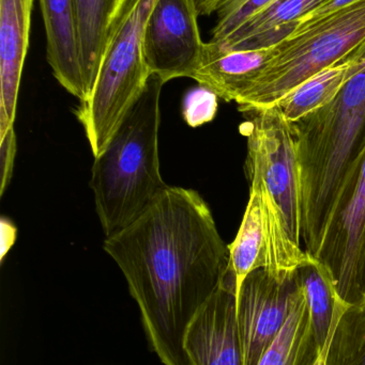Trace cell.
Returning <instances> with one entry per match:
<instances>
[{
  "label": "cell",
  "mask_w": 365,
  "mask_h": 365,
  "mask_svg": "<svg viewBox=\"0 0 365 365\" xmlns=\"http://www.w3.org/2000/svg\"><path fill=\"white\" fill-rule=\"evenodd\" d=\"M237 283L229 268L184 336L189 365H244L237 311Z\"/></svg>",
  "instance_id": "8fae6325"
},
{
  "label": "cell",
  "mask_w": 365,
  "mask_h": 365,
  "mask_svg": "<svg viewBox=\"0 0 365 365\" xmlns=\"http://www.w3.org/2000/svg\"><path fill=\"white\" fill-rule=\"evenodd\" d=\"M365 248V145L341 197L334 225L316 257L329 274L336 297L345 304L361 302Z\"/></svg>",
  "instance_id": "ba28073f"
},
{
  "label": "cell",
  "mask_w": 365,
  "mask_h": 365,
  "mask_svg": "<svg viewBox=\"0 0 365 365\" xmlns=\"http://www.w3.org/2000/svg\"><path fill=\"white\" fill-rule=\"evenodd\" d=\"M156 1L119 0L111 16L94 89L75 111L94 158L104 151L151 75L144 60L143 38Z\"/></svg>",
  "instance_id": "277c9868"
},
{
  "label": "cell",
  "mask_w": 365,
  "mask_h": 365,
  "mask_svg": "<svg viewBox=\"0 0 365 365\" xmlns=\"http://www.w3.org/2000/svg\"><path fill=\"white\" fill-rule=\"evenodd\" d=\"M321 365H365V299L356 304L336 302Z\"/></svg>",
  "instance_id": "ac0fdd59"
},
{
  "label": "cell",
  "mask_w": 365,
  "mask_h": 365,
  "mask_svg": "<svg viewBox=\"0 0 365 365\" xmlns=\"http://www.w3.org/2000/svg\"><path fill=\"white\" fill-rule=\"evenodd\" d=\"M164 81L150 75L104 151L94 158L90 188L105 237L134 222L167 188L160 171V98Z\"/></svg>",
  "instance_id": "3957f363"
},
{
  "label": "cell",
  "mask_w": 365,
  "mask_h": 365,
  "mask_svg": "<svg viewBox=\"0 0 365 365\" xmlns=\"http://www.w3.org/2000/svg\"><path fill=\"white\" fill-rule=\"evenodd\" d=\"M365 40V0L297 28L236 103L242 113L274 107L283 96L336 63Z\"/></svg>",
  "instance_id": "5b68a950"
},
{
  "label": "cell",
  "mask_w": 365,
  "mask_h": 365,
  "mask_svg": "<svg viewBox=\"0 0 365 365\" xmlns=\"http://www.w3.org/2000/svg\"><path fill=\"white\" fill-rule=\"evenodd\" d=\"M357 1H359V0H327V1L324 2L321 6H319V8L315 9L310 14L304 17V19L297 24L296 29H297V28L304 27V26L310 25V24L315 23V21H321V19H325V17L329 16V15L334 14V13L339 12V11L342 10V9L351 6V4Z\"/></svg>",
  "instance_id": "cb8c5ba5"
},
{
  "label": "cell",
  "mask_w": 365,
  "mask_h": 365,
  "mask_svg": "<svg viewBox=\"0 0 365 365\" xmlns=\"http://www.w3.org/2000/svg\"><path fill=\"white\" fill-rule=\"evenodd\" d=\"M321 358L304 289L280 334L257 365H321Z\"/></svg>",
  "instance_id": "e0dca14e"
},
{
  "label": "cell",
  "mask_w": 365,
  "mask_h": 365,
  "mask_svg": "<svg viewBox=\"0 0 365 365\" xmlns=\"http://www.w3.org/2000/svg\"><path fill=\"white\" fill-rule=\"evenodd\" d=\"M201 88V91L193 92L184 102V119L193 128L211 121L216 117L218 108V96L209 90Z\"/></svg>",
  "instance_id": "7402d4cb"
},
{
  "label": "cell",
  "mask_w": 365,
  "mask_h": 365,
  "mask_svg": "<svg viewBox=\"0 0 365 365\" xmlns=\"http://www.w3.org/2000/svg\"><path fill=\"white\" fill-rule=\"evenodd\" d=\"M300 281L308 300L309 310L317 342L323 353L336 310V291L329 274L323 264L313 257L298 269Z\"/></svg>",
  "instance_id": "ffe728a7"
},
{
  "label": "cell",
  "mask_w": 365,
  "mask_h": 365,
  "mask_svg": "<svg viewBox=\"0 0 365 365\" xmlns=\"http://www.w3.org/2000/svg\"><path fill=\"white\" fill-rule=\"evenodd\" d=\"M327 0H271L241 24L222 44L236 51L267 48L289 38L297 24Z\"/></svg>",
  "instance_id": "9a60e30c"
},
{
  "label": "cell",
  "mask_w": 365,
  "mask_h": 365,
  "mask_svg": "<svg viewBox=\"0 0 365 365\" xmlns=\"http://www.w3.org/2000/svg\"><path fill=\"white\" fill-rule=\"evenodd\" d=\"M34 0H0V139L13 128Z\"/></svg>",
  "instance_id": "4fadbf2b"
},
{
  "label": "cell",
  "mask_w": 365,
  "mask_h": 365,
  "mask_svg": "<svg viewBox=\"0 0 365 365\" xmlns=\"http://www.w3.org/2000/svg\"><path fill=\"white\" fill-rule=\"evenodd\" d=\"M46 34V58L58 83L79 102L89 96L83 63L76 0H39Z\"/></svg>",
  "instance_id": "7c38bea8"
},
{
  "label": "cell",
  "mask_w": 365,
  "mask_h": 365,
  "mask_svg": "<svg viewBox=\"0 0 365 365\" xmlns=\"http://www.w3.org/2000/svg\"><path fill=\"white\" fill-rule=\"evenodd\" d=\"M302 292L298 270L291 276L279 278L261 268L244 279L237 295L244 365L259 364L286 323Z\"/></svg>",
  "instance_id": "9c48e42d"
},
{
  "label": "cell",
  "mask_w": 365,
  "mask_h": 365,
  "mask_svg": "<svg viewBox=\"0 0 365 365\" xmlns=\"http://www.w3.org/2000/svg\"><path fill=\"white\" fill-rule=\"evenodd\" d=\"M271 0H220L216 8V23L212 30V42H222L249 17Z\"/></svg>",
  "instance_id": "44dd1931"
},
{
  "label": "cell",
  "mask_w": 365,
  "mask_h": 365,
  "mask_svg": "<svg viewBox=\"0 0 365 365\" xmlns=\"http://www.w3.org/2000/svg\"><path fill=\"white\" fill-rule=\"evenodd\" d=\"M194 0H158L150 13L143 38V55L150 74L165 83L191 78L205 42L199 32Z\"/></svg>",
  "instance_id": "30bf717a"
},
{
  "label": "cell",
  "mask_w": 365,
  "mask_h": 365,
  "mask_svg": "<svg viewBox=\"0 0 365 365\" xmlns=\"http://www.w3.org/2000/svg\"><path fill=\"white\" fill-rule=\"evenodd\" d=\"M197 12L201 15H211L216 12L220 0H194Z\"/></svg>",
  "instance_id": "d4e9b609"
},
{
  "label": "cell",
  "mask_w": 365,
  "mask_h": 365,
  "mask_svg": "<svg viewBox=\"0 0 365 365\" xmlns=\"http://www.w3.org/2000/svg\"><path fill=\"white\" fill-rule=\"evenodd\" d=\"M274 55L276 45L236 51L209 41L204 45L201 60L191 78L218 98L236 102Z\"/></svg>",
  "instance_id": "5bb4252c"
},
{
  "label": "cell",
  "mask_w": 365,
  "mask_h": 365,
  "mask_svg": "<svg viewBox=\"0 0 365 365\" xmlns=\"http://www.w3.org/2000/svg\"><path fill=\"white\" fill-rule=\"evenodd\" d=\"M244 115L248 118L241 126L248 139L246 179L249 182H261L267 188L289 235L301 245V189L293 124L276 106Z\"/></svg>",
  "instance_id": "8992f818"
},
{
  "label": "cell",
  "mask_w": 365,
  "mask_h": 365,
  "mask_svg": "<svg viewBox=\"0 0 365 365\" xmlns=\"http://www.w3.org/2000/svg\"><path fill=\"white\" fill-rule=\"evenodd\" d=\"M360 292H361V302L365 299V248L364 261H362L361 282H360Z\"/></svg>",
  "instance_id": "484cf974"
},
{
  "label": "cell",
  "mask_w": 365,
  "mask_h": 365,
  "mask_svg": "<svg viewBox=\"0 0 365 365\" xmlns=\"http://www.w3.org/2000/svg\"><path fill=\"white\" fill-rule=\"evenodd\" d=\"M0 175H1V187L0 192H4L6 187L12 177L13 165L16 155V137L14 128H10L4 137L0 139Z\"/></svg>",
  "instance_id": "603a6c76"
},
{
  "label": "cell",
  "mask_w": 365,
  "mask_h": 365,
  "mask_svg": "<svg viewBox=\"0 0 365 365\" xmlns=\"http://www.w3.org/2000/svg\"><path fill=\"white\" fill-rule=\"evenodd\" d=\"M229 268L237 291L256 269L282 278L295 274L313 259L289 235L274 197L261 182H250V197L235 240L229 245Z\"/></svg>",
  "instance_id": "52a82bcc"
},
{
  "label": "cell",
  "mask_w": 365,
  "mask_h": 365,
  "mask_svg": "<svg viewBox=\"0 0 365 365\" xmlns=\"http://www.w3.org/2000/svg\"><path fill=\"white\" fill-rule=\"evenodd\" d=\"M164 365H189L184 342L197 311L229 269V246L199 192L167 187L126 229L105 237Z\"/></svg>",
  "instance_id": "6da1fadb"
},
{
  "label": "cell",
  "mask_w": 365,
  "mask_h": 365,
  "mask_svg": "<svg viewBox=\"0 0 365 365\" xmlns=\"http://www.w3.org/2000/svg\"><path fill=\"white\" fill-rule=\"evenodd\" d=\"M119 0H76L81 63L89 96L100 70L107 31Z\"/></svg>",
  "instance_id": "d6986e66"
},
{
  "label": "cell",
  "mask_w": 365,
  "mask_h": 365,
  "mask_svg": "<svg viewBox=\"0 0 365 365\" xmlns=\"http://www.w3.org/2000/svg\"><path fill=\"white\" fill-rule=\"evenodd\" d=\"M293 124L301 189V240L314 259L365 145V62L334 101Z\"/></svg>",
  "instance_id": "7a4b0ae2"
},
{
  "label": "cell",
  "mask_w": 365,
  "mask_h": 365,
  "mask_svg": "<svg viewBox=\"0 0 365 365\" xmlns=\"http://www.w3.org/2000/svg\"><path fill=\"white\" fill-rule=\"evenodd\" d=\"M365 62V40L342 60L324 68L283 96L274 106L291 123L319 110L336 98Z\"/></svg>",
  "instance_id": "2e32d148"
}]
</instances>
